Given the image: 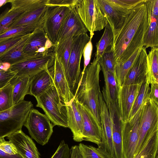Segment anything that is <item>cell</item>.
Instances as JSON below:
<instances>
[{
    "instance_id": "cell-1",
    "label": "cell",
    "mask_w": 158,
    "mask_h": 158,
    "mask_svg": "<svg viewBox=\"0 0 158 158\" xmlns=\"http://www.w3.org/2000/svg\"><path fill=\"white\" fill-rule=\"evenodd\" d=\"M146 0L131 10L123 26L114 35V65L124 62L143 47L150 23Z\"/></svg>"
},
{
    "instance_id": "cell-2",
    "label": "cell",
    "mask_w": 158,
    "mask_h": 158,
    "mask_svg": "<svg viewBox=\"0 0 158 158\" xmlns=\"http://www.w3.org/2000/svg\"><path fill=\"white\" fill-rule=\"evenodd\" d=\"M101 68L98 60L94 58L84 71L74 94L76 101L87 108L101 126L99 96L101 92L99 74Z\"/></svg>"
},
{
    "instance_id": "cell-3",
    "label": "cell",
    "mask_w": 158,
    "mask_h": 158,
    "mask_svg": "<svg viewBox=\"0 0 158 158\" xmlns=\"http://www.w3.org/2000/svg\"><path fill=\"white\" fill-rule=\"evenodd\" d=\"M35 98L37 102L36 106L43 109L54 126L68 127L65 104L60 99L53 84Z\"/></svg>"
},
{
    "instance_id": "cell-4",
    "label": "cell",
    "mask_w": 158,
    "mask_h": 158,
    "mask_svg": "<svg viewBox=\"0 0 158 158\" xmlns=\"http://www.w3.org/2000/svg\"><path fill=\"white\" fill-rule=\"evenodd\" d=\"M33 104L23 100L0 112V139L22 129Z\"/></svg>"
},
{
    "instance_id": "cell-5",
    "label": "cell",
    "mask_w": 158,
    "mask_h": 158,
    "mask_svg": "<svg viewBox=\"0 0 158 158\" xmlns=\"http://www.w3.org/2000/svg\"><path fill=\"white\" fill-rule=\"evenodd\" d=\"M157 132L158 105L148 98L141 108L138 130V140L135 156L141 151L150 137Z\"/></svg>"
},
{
    "instance_id": "cell-6",
    "label": "cell",
    "mask_w": 158,
    "mask_h": 158,
    "mask_svg": "<svg viewBox=\"0 0 158 158\" xmlns=\"http://www.w3.org/2000/svg\"><path fill=\"white\" fill-rule=\"evenodd\" d=\"M90 37L87 33L73 37L65 76L70 91L74 96L81 76V58L85 47Z\"/></svg>"
},
{
    "instance_id": "cell-7",
    "label": "cell",
    "mask_w": 158,
    "mask_h": 158,
    "mask_svg": "<svg viewBox=\"0 0 158 158\" xmlns=\"http://www.w3.org/2000/svg\"><path fill=\"white\" fill-rule=\"evenodd\" d=\"M77 12L92 38L94 32L100 31L108 23L97 0H79L75 7Z\"/></svg>"
},
{
    "instance_id": "cell-8",
    "label": "cell",
    "mask_w": 158,
    "mask_h": 158,
    "mask_svg": "<svg viewBox=\"0 0 158 158\" xmlns=\"http://www.w3.org/2000/svg\"><path fill=\"white\" fill-rule=\"evenodd\" d=\"M31 138L44 146L48 143L53 132L54 126L45 114L32 108L24 125Z\"/></svg>"
},
{
    "instance_id": "cell-9",
    "label": "cell",
    "mask_w": 158,
    "mask_h": 158,
    "mask_svg": "<svg viewBox=\"0 0 158 158\" xmlns=\"http://www.w3.org/2000/svg\"><path fill=\"white\" fill-rule=\"evenodd\" d=\"M47 6L44 15L43 28L48 39L55 46L60 30L72 7Z\"/></svg>"
},
{
    "instance_id": "cell-10",
    "label": "cell",
    "mask_w": 158,
    "mask_h": 158,
    "mask_svg": "<svg viewBox=\"0 0 158 158\" xmlns=\"http://www.w3.org/2000/svg\"><path fill=\"white\" fill-rule=\"evenodd\" d=\"M54 52L45 56L28 57L20 62L11 65L9 68L17 73V76H28L31 78L44 70L49 69L54 64Z\"/></svg>"
},
{
    "instance_id": "cell-11",
    "label": "cell",
    "mask_w": 158,
    "mask_h": 158,
    "mask_svg": "<svg viewBox=\"0 0 158 158\" xmlns=\"http://www.w3.org/2000/svg\"><path fill=\"white\" fill-rule=\"evenodd\" d=\"M54 47L43 27H40L30 33L25 44L23 51L28 57H40L54 52Z\"/></svg>"
},
{
    "instance_id": "cell-12",
    "label": "cell",
    "mask_w": 158,
    "mask_h": 158,
    "mask_svg": "<svg viewBox=\"0 0 158 158\" xmlns=\"http://www.w3.org/2000/svg\"><path fill=\"white\" fill-rule=\"evenodd\" d=\"M141 108L131 119L126 122L121 121L123 158L134 157L138 140V130Z\"/></svg>"
},
{
    "instance_id": "cell-13",
    "label": "cell",
    "mask_w": 158,
    "mask_h": 158,
    "mask_svg": "<svg viewBox=\"0 0 158 158\" xmlns=\"http://www.w3.org/2000/svg\"><path fill=\"white\" fill-rule=\"evenodd\" d=\"M100 119L102 131L101 143L98 146L99 150L108 158H115L112 138V125L108 108L101 92L99 96Z\"/></svg>"
},
{
    "instance_id": "cell-14",
    "label": "cell",
    "mask_w": 158,
    "mask_h": 158,
    "mask_svg": "<svg viewBox=\"0 0 158 158\" xmlns=\"http://www.w3.org/2000/svg\"><path fill=\"white\" fill-rule=\"evenodd\" d=\"M100 64L104 81L102 93L103 98L108 108L110 118L116 114L119 118L117 103L118 87L114 76L102 65Z\"/></svg>"
},
{
    "instance_id": "cell-15",
    "label": "cell",
    "mask_w": 158,
    "mask_h": 158,
    "mask_svg": "<svg viewBox=\"0 0 158 158\" xmlns=\"http://www.w3.org/2000/svg\"><path fill=\"white\" fill-rule=\"evenodd\" d=\"M97 2L114 35L123 26L131 10L118 6L109 0H97Z\"/></svg>"
},
{
    "instance_id": "cell-16",
    "label": "cell",
    "mask_w": 158,
    "mask_h": 158,
    "mask_svg": "<svg viewBox=\"0 0 158 158\" xmlns=\"http://www.w3.org/2000/svg\"><path fill=\"white\" fill-rule=\"evenodd\" d=\"M141 83L123 85L118 87L117 103L121 121L126 122L129 120L133 103Z\"/></svg>"
},
{
    "instance_id": "cell-17",
    "label": "cell",
    "mask_w": 158,
    "mask_h": 158,
    "mask_svg": "<svg viewBox=\"0 0 158 158\" xmlns=\"http://www.w3.org/2000/svg\"><path fill=\"white\" fill-rule=\"evenodd\" d=\"M75 100L77 108L83 119V140L90 142L98 145L101 143L102 139L101 126L98 123L90 111L79 103L75 99Z\"/></svg>"
},
{
    "instance_id": "cell-18",
    "label": "cell",
    "mask_w": 158,
    "mask_h": 158,
    "mask_svg": "<svg viewBox=\"0 0 158 158\" xmlns=\"http://www.w3.org/2000/svg\"><path fill=\"white\" fill-rule=\"evenodd\" d=\"M88 31L75 7H72L60 30L56 45L69 38L87 33Z\"/></svg>"
},
{
    "instance_id": "cell-19",
    "label": "cell",
    "mask_w": 158,
    "mask_h": 158,
    "mask_svg": "<svg viewBox=\"0 0 158 158\" xmlns=\"http://www.w3.org/2000/svg\"><path fill=\"white\" fill-rule=\"evenodd\" d=\"M6 138L14 145L18 154L23 158H41L35 143L22 129L9 135Z\"/></svg>"
},
{
    "instance_id": "cell-20",
    "label": "cell",
    "mask_w": 158,
    "mask_h": 158,
    "mask_svg": "<svg viewBox=\"0 0 158 158\" xmlns=\"http://www.w3.org/2000/svg\"><path fill=\"white\" fill-rule=\"evenodd\" d=\"M52 71L53 84L60 99L65 104L70 103L74 96L70 91L64 70L55 55Z\"/></svg>"
},
{
    "instance_id": "cell-21",
    "label": "cell",
    "mask_w": 158,
    "mask_h": 158,
    "mask_svg": "<svg viewBox=\"0 0 158 158\" xmlns=\"http://www.w3.org/2000/svg\"><path fill=\"white\" fill-rule=\"evenodd\" d=\"M147 54L143 47L129 71L123 85L141 83L146 78Z\"/></svg>"
},
{
    "instance_id": "cell-22",
    "label": "cell",
    "mask_w": 158,
    "mask_h": 158,
    "mask_svg": "<svg viewBox=\"0 0 158 158\" xmlns=\"http://www.w3.org/2000/svg\"><path fill=\"white\" fill-rule=\"evenodd\" d=\"M65 104L67 111L68 127L72 133L73 140L77 142H81L83 141V119L77 108L75 98L70 103Z\"/></svg>"
},
{
    "instance_id": "cell-23",
    "label": "cell",
    "mask_w": 158,
    "mask_h": 158,
    "mask_svg": "<svg viewBox=\"0 0 158 158\" xmlns=\"http://www.w3.org/2000/svg\"><path fill=\"white\" fill-rule=\"evenodd\" d=\"M53 85L52 67L43 70L31 77L30 95L35 98L39 97Z\"/></svg>"
},
{
    "instance_id": "cell-24",
    "label": "cell",
    "mask_w": 158,
    "mask_h": 158,
    "mask_svg": "<svg viewBox=\"0 0 158 158\" xmlns=\"http://www.w3.org/2000/svg\"><path fill=\"white\" fill-rule=\"evenodd\" d=\"M47 6L46 5H43L22 13L8 28L32 24L40 22L43 19Z\"/></svg>"
},
{
    "instance_id": "cell-25",
    "label": "cell",
    "mask_w": 158,
    "mask_h": 158,
    "mask_svg": "<svg viewBox=\"0 0 158 158\" xmlns=\"http://www.w3.org/2000/svg\"><path fill=\"white\" fill-rule=\"evenodd\" d=\"M30 33L25 35L20 41L0 55V63L11 65L28 58L24 53L23 48Z\"/></svg>"
},
{
    "instance_id": "cell-26",
    "label": "cell",
    "mask_w": 158,
    "mask_h": 158,
    "mask_svg": "<svg viewBox=\"0 0 158 158\" xmlns=\"http://www.w3.org/2000/svg\"><path fill=\"white\" fill-rule=\"evenodd\" d=\"M31 79L28 76H16L10 82L13 86L14 105L24 100L26 95H30Z\"/></svg>"
},
{
    "instance_id": "cell-27",
    "label": "cell",
    "mask_w": 158,
    "mask_h": 158,
    "mask_svg": "<svg viewBox=\"0 0 158 158\" xmlns=\"http://www.w3.org/2000/svg\"><path fill=\"white\" fill-rule=\"evenodd\" d=\"M113 42V31L108 23L102 36L96 45V51L94 58L98 60L104 53L112 50Z\"/></svg>"
},
{
    "instance_id": "cell-28",
    "label": "cell",
    "mask_w": 158,
    "mask_h": 158,
    "mask_svg": "<svg viewBox=\"0 0 158 158\" xmlns=\"http://www.w3.org/2000/svg\"><path fill=\"white\" fill-rule=\"evenodd\" d=\"M142 48H140L137 49L124 62L115 64L114 76L118 87L123 85L129 71Z\"/></svg>"
},
{
    "instance_id": "cell-29",
    "label": "cell",
    "mask_w": 158,
    "mask_h": 158,
    "mask_svg": "<svg viewBox=\"0 0 158 158\" xmlns=\"http://www.w3.org/2000/svg\"><path fill=\"white\" fill-rule=\"evenodd\" d=\"M44 21V18L40 22L33 24L9 28L0 34V41L31 33L36 28L43 27Z\"/></svg>"
},
{
    "instance_id": "cell-30",
    "label": "cell",
    "mask_w": 158,
    "mask_h": 158,
    "mask_svg": "<svg viewBox=\"0 0 158 158\" xmlns=\"http://www.w3.org/2000/svg\"><path fill=\"white\" fill-rule=\"evenodd\" d=\"M146 79L150 84L158 83V48L153 47L147 54Z\"/></svg>"
},
{
    "instance_id": "cell-31",
    "label": "cell",
    "mask_w": 158,
    "mask_h": 158,
    "mask_svg": "<svg viewBox=\"0 0 158 158\" xmlns=\"http://www.w3.org/2000/svg\"><path fill=\"white\" fill-rule=\"evenodd\" d=\"M110 119L112 125V138L115 158H123L121 122L117 114Z\"/></svg>"
},
{
    "instance_id": "cell-32",
    "label": "cell",
    "mask_w": 158,
    "mask_h": 158,
    "mask_svg": "<svg viewBox=\"0 0 158 158\" xmlns=\"http://www.w3.org/2000/svg\"><path fill=\"white\" fill-rule=\"evenodd\" d=\"M147 9L150 23L143 47L146 48L158 47V16L152 13L148 8H147Z\"/></svg>"
},
{
    "instance_id": "cell-33",
    "label": "cell",
    "mask_w": 158,
    "mask_h": 158,
    "mask_svg": "<svg viewBox=\"0 0 158 158\" xmlns=\"http://www.w3.org/2000/svg\"><path fill=\"white\" fill-rule=\"evenodd\" d=\"M73 38H69L55 45L54 52L60 61L66 75L70 56Z\"/></svg>"
},
{
    "instance_id": "cell-34",
    "label": "cell",
    "mask_w": 158,
    "mask_h": 158,
    "mask_svg": "<svg viewBox=\"0 0 158 158\" xmlns=\"http://www.w3.org/2000/svg\"><path fill=\"white\" fill-rule=\"evenodd\" d=\"M150 83L146 79L141 85L133 103L129 120L131 118L143 105L149 97Z\"/></svg>"
},
{
    "instance_id": "cell-35",
    "label": "cell",
    "mask_w": 158,
    "mask_h": 158,
    "mask_svg": "<svg viewBox=\"0 0 158 158\" xmlns=\"http://www.w3.org/2000/svg\"><path fill=\"white\" fill-rule=\"evenodd\" d=\"M158 132L154 134L141 151L134 158H157L158 157Z\"/></svg>"
},
{
    "instance_id": "cell-36",
    "label": "cell",
    "mask_w": 158,
    "mask_h": 158,
    "mask_svg": "<svg viewBox=\"0 0 158 158\" xmlns=\"http://www.w3.org/2000/svg\"><path fill=\"white\" fill-rule=\"evenodd\" d=\"M47 0H10L11 8L22 13L45 5Z\"/></svg>"
},
{
    "instance_id": "cell-37",
    "label": "cell",
    "mask_w": 158,
    "mask_h": 158,
    "mask_svg": "<svg viewBox=\"0 0 158 158\" xmlns=\"http://www.w3.org/2000/svg\"><path fill=\"white\" fill-rule=\"evenodd\" d=\"M13 86L10 82L0 89V112L8 110L13 105Z\"/></svg>"
},
{
    "instance_id": "cell-38",
    "label": "cell",
    "mask_w": 158,
    "mask_h": 158,
    "mask_svg": "<svg viewBox=\"0 0 158 158\" xmlns=\"http://www.w3.org/2000/svg\"><path fill=\"white\" fill-rule=\"evenodd\" d=\"M22 13L11 8L6 9L0 15V34L6 31L13 21Z\"/></svg>"
},
{
    "instance_id": "cell-39",
    "label": "cell",
    "mask_w": 158,
    "mask_h": 158,
    "mask_svg": "<svg viewBox=\"0 0 158 158\" xmlns=\"http://www.w3.org/2000/svg\"><path fill=\"white\" fill-rule=\"evenodd\" d=\"M78 146L84 158H108L94 146L81 143Z\"/></svg>"
},
{
    "instance_id": "cell-40",
    "label": "cell",
    "mask_w": 158,
    "mask_h": 158,
    "mask_svg": "<svg viewBox=\"0 0 158 158\" xmlns=\"http://www.w3.org/2000/svg\"><path fill=\"white\" fill-rule=\"evenodd\" d=\"M98 61L100 64L114 75V57L112 50L104 53Z\"/></svg>"
},
{
    "instance_id": "cell-41",
    "label": "cell",
    "mask_w": 158,
    "mask_h": 158,
    "mask_svg": "<svg viewBox=\"0 0 158 158\" xmlns=\"http://www.w3.org/2000/svg\"><path fill=\"white\" fill-rule=\"evenodd\" d=\"M17 76V73L9 68L0 69V89L5 87Z\"/></svg>"
},
{
    "instance_id": "cell-42",
    "label": "cell",
    "mask_w": 158,
    "mask_h": 158,
    "mask_svg": "<svg viewBox=\"0 0 158 158\" xmlns=\"http://www.w3.org/2000/svg\"><path fill=\"white\" fill-rule=\"evenodd\" d=\"M70 148L64 140H62L51 158H70Z\"/></svg>"
},
{
    "instance_id": "cell-43",
    "label": "cell",
    "mask_w": 158,
    "mask_h": 158,
    "mask_svg": "<svg viewBox=\"0 0 158 158\" xmlns=\"http://www.w3.org/2000/svg\"><path fill=\"white\" fill-rule=\"evenodd\" d=\"M118 6L125 9L130 10L139 3L144 2L145 0H109Z\"/></svg>"
},
{
    "instance_id": "cell-44",
    "label": "cell",
    "mask_w": 158,
    "mask_h": 158,
    "mask_svg": "<svg viewBox=\"0 0 158 158\" xmlns=\"http://www.w3.org/2000/svg\"><path fill=\"white\" fill-rule=\"evenodd\" d=\"M25 35L0 41V55L6 52L20 41Z\"/></svg>"
},
{
    "instance_id": "cell-45",
    "label": "cell",
    "mask_w": 158,
    "mask_h": 158,
    "mask_svg": "<svg viewBox=\"0 0 158 158\" xmlns=\"http://www.w3.org/2000/svg\"><path fill=\"white\" fill-rule=\"evenodd\" d=\"M79 0H47L45 4L47 6H65L75 7Z\"/></svg>"
},
{
    "instance_id": "cell-46",
    "label": "cell",
    "mask_w": 158,
    "mask_h": 158,
    "mask_svg": "<svg viewBox=\"0 0 158 158\" xmlns=\"http://www.w3.org/2000/svg\"><path fill=\"white\" fill-rule=\"evenodd\" d=\"M0 149L6 153L10 155L18 154L14 145L9 141L5 140L4 138L0 139Z\"/></svg>"
},
{
    "instance_id": "cell-47",
    "label": "cell",
    "mask_w": 158,
    "mask_h": 158,
    "mask_svg": "<svg viewBox=\"0 0 158 158\" xmlns=\"http://www.w3.org/2000/svg\"><path fill=\"white\" fill-rule=\"evenodd\" d=\"M92 38H90V39L85 45L83 51L84 63V68L82 71H84L86 67L89 64L90 61L93 51V44L92 42Z\"/></svg>"
},
{
    "instance_id": "cell-48",
    "label": "cell",
    "mask_w": 158,
    "mask_h": 158,
    "mask_svg": "<svg viewBox=\"0 0 158 158\" xmlns=\"http://www.w3.org/2000/svg\"><path fill=\"white\" fill-rule=\"evenodd\" d=\"M150 84L149 98L158 105V83H152Z\"/></svg>"
},
{
    "instance_id": "cell-49",
    "label": "cell",
    "mask_w": 158,
    "mask_h": 158,
    "mask_svg": "<svg viewBox=\"0 0 158 158\" xmlns=\"http://www.w3.org/2000/svg\"><path fill=\"white\" fill-rule=\"evenodd\" d=\"M0 158H23L19 154L10 155L6 153L0 149Z\"/></svg>"
},
{
    "instance_id": "cell-50",
    "label": "cell",
    "mask_w": 158,
    "mask_h": 158,
    "mask_svg": "<svg viewBox=\"0 0 158 158\" xmlns=\"http://www.w3.org/2000/svg\"><path fill=\"white\" fill-rule=\"evenodd\" d=\"M75 149V158H84L78 145H74Z\"/></svg>"
},
{
    "instance_id": "cell-51",
    "label": "cell",
    "mask_w": 158,
    "mask_h": 158,
    "mask_svg": "<svg viewBox=\"0 0 158 158\" xmlns=\"http://www.w3.org/2000/svg\"><path fill=\"white\" fill-rule=\"evenodd\" d=\"M70 158H75V149L74 146H73L70 148Z\"/></svg>"
},
{
    "instance_id": "cell-52",
    "label": "cell",
    "mask_w": 158,
    "mask_h": 158,
    "mask_svg": "<svg viewBox=\"0 0 158 158\" xmlns=\"http://www.w3.org/2000/svg\"><path fill=\"white\" fill-rule=\"evenodd\" d=\"M10 0H0V7L7 3H9Z\"/></svg>"
},
{
    "instance_id": "cell-53",
    "label": "cell",
    "mask_w": 158,
    "mask_h": 158,
    "mask_svg": "<svg viewBox=\"0 0 158 158\" xmlns=\"http://www.w3.org/2000/svg\"><path fill=\"white\" fill-rule=\"evenodd\" d=\"M5 63H0V69H4L2 68L3 67V66L4 65Z\"/></svg>"
},
{
    "instance_id": "cell-54",
    "label": "cell",
    "mask_w": 158,
    "mask_h": 158,
    "mask_svg": "<svg viewBox=\"0 0 158 158\" xmlns=\"http://www.w3.org/2000/svg\"><path fill=\"white\" fill-rule=\"evenodd\" d=\"M157 158H158V157H157Z\"/></svg>"
}]
</instances>
